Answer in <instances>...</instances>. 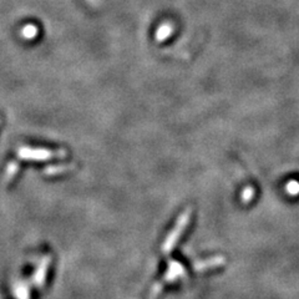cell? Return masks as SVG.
<instances>
[{
	"label": "cell",
	"mask_w": 299,
	"mask_h": 299,
	"mask_svg": "<svg viewBox=\"0 0 299 299\" xmlns=\"http://www.w3.org/2000/svg\"><path fill=\"white\" fill-rule=\"evenodd\" d=\"M190 215H191V211L185 212L184 216H182V218L180 220V222L177 223L176 227H174V231L170 234V236H168L167 241H166V243L163 245V252H165V253H168V251L170 252L172 251V247L174 246V243H176L177 238H178V236H181V233L184 232V228L186 227L188 220H190Z\"/></svg>",
	"instance_id": "obj_1"
},
{
	"label": "cell",
	"mask_w": 299,
	"mask_h": 299,
	"mask_svg": "<svg viewBox=\"0 0 299 299\" xmlns=\"http://www.w3.org/2000/svg\"><path fill=\"white\" fill-rule=\"evenodd\" d=\"M182 276H185V268L182 267V264H180V263L172 262L170 268H168V273L166 274L165 279L167 282H173L174 279L181 278Z\"/></svg>",
	"instance_id": "obj_2"
},
{
	"label": "cell",
	"mask_w": 299,
	"mask_h": 299,
	"mask_svg": "<svg viewBox=\"0 0 299 299\" xmlns=\"http://www.w3.org/2000/svg\"><path fill=\"white\" fill-rule=\"evenodd\" d=\"M224 263V259L222 257H216V258L213 259H210V261H206V262H199V263H196L195 264V270L197 271H206L208 270V268H213V267H218V265L223 264Z\"/></svg>",
	"instance_id": "obj_3"
},
{
	"label": "cell",
	"mask_w": 299,
	"mask_h": 299,
	"mask_svg": "<svg viewBox=\"0 0 299 299\" xmlns=\"http://www.w3.org/2000/svg\"><path fill=\"white\" fill-rule=\"evenodd\" d=\"M49 264V256H46L43 261V267L39 268L37 276H35V283H37L38 287H41L44 284V278H45L46 274V267Z\"/></svg>",
	"instance_id": "obj_4"
},
{
	"label": "cell",
	"mask_w": 299,
	"mask_h": 299,
	"mask_svg": "<svg viewBox=\"0 0 299 299\" xmlns=\"http://www.w3.org/2000/svg\"><path fill=\"white\" fill-rule=\"evenodd\" d=\"M288 192L292 193V195H295V193L299 192V185L297 182H290V184L288 185Z\"/></svg>",
	"instance_id": "obj_5"
}]
</instances>
